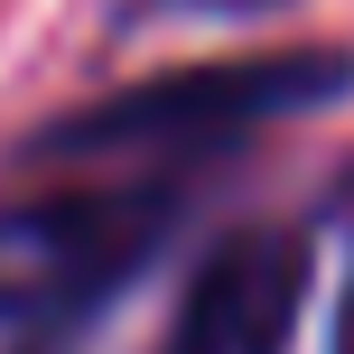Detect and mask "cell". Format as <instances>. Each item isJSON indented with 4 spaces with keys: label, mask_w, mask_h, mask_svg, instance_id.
Here are the masks:
<instances>
[{
    "label": "cell",
    "mask_w": 354,
    "mask_h": 354,
    "mask_svg": "<svg viewBox=\"0 0 354 354\" xmlns=\"http://www.w3.org/2000/svg\"><path fill=\"white\" fill-rule=\"evenodd\" d=\"M354 66L336 47H280V56H205V66H168L140 84L103 93V103L66 112L37 131V159H75V149H140V140H233L252 122H289L308 103H336Z\"/></svg>",
    "instance_id": "6da1fadb"
},
{
    "label": "cell",
    "mask_w": 354,
    "mask_h": 354,
    "mask_svg": "<svg viewBox=\"0 0 354 354\" xmlns=\"http://www.w3.org/2000/svg\"><path fill=\"white\" fill-rule=\"evenodd\" d=\"M168 224V196H47V205H0V326L75 317L93 308L131 261H149Z\"/></svg>",
    "instance_id": "7a4b0ae2"
},
{
    "label": "cell",
    "mask_w": 354,
    "mask_h": 354,
    "mask_svg": "<svg viewBox=\"0 0 354 354\" xmlns=\"http://www.w3.org/2000/svg\"><path fill=\"white\" fill-rule=\"evenodd\" d=\"M336 354H354V280H345V317H336Z\"/></svg>",
    "instance_id": "277c9868"
},
{
    "label": "cell",
    "mask_w": 354,
    "mask_h": 354,
    "mask_svg": "<svg viewBox=\"0 0 354 354\" xmlns=\"http://www.w3.org/2000/svg\"><path fill=\"white\" fill-rule=\"evenodd\" d=\"M299 299H308V243L299 233H280V224L224 233L196 261L159 354H289Z\"/></svg>",
    "instance_id": "3957f363"
}]
</instances>
